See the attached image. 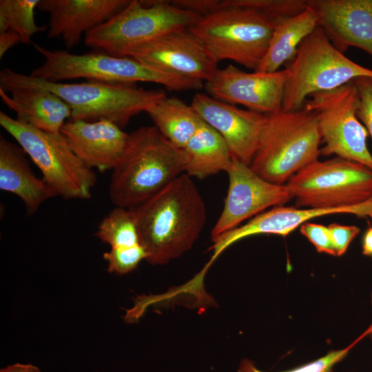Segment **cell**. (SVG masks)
Listing matches in <instances>:
<instances>
[{
    "label": "cell",
    "mask_w": 372,
    "mask_h": 372,
    "mask_svg": "<svg viewBox=\"0 0 372 372\" xmlns=\"http://www.w3.org/2000/svg\"><path fill=\"white\" fill-rule=\"evenodd\" d=\"M306 7V0H222L188 30L218 63L229 60L256 71L278 22Z\"/></svg>",
    "instance_id": "1"
},
{
    "label": "cell",
    "mask_w": 372,
    "mask_h": 372,
    "mask_svg": "<svg viewBox=\"0 0 372 372\" xmlns=\"http://www.w3.org/2000/svg\"><path fill=\"white\" fill-rule=\"evenodd\" d=\"M131 210L145 260L152 265H165L190 250L206 221L203 198L185 173Z\"/></svg>",
    "instance_id": "2"
},
{
    "label": "cell",
    "mask_w": 372,
    "mask_h": 372,
    "mask_svg": "<svg viewBox=\"0 0 372 372\" xmlns=\"http://www.w3.org/2000/svg\"><path fill=\"white\" fill-rule=\"evenodd\" d=\"M185 155L155 126L128 134L124 152L112 170L109 196L116 207L133 209L185 173Z\"/></svg>",
    "instance_id": "3"
},
{
    "label": "cell",
    "mask_w": 372,
    "mask_h": 372,
    "mask_svg": "<svg viewBox=\"0 0 372 372\" xmlns=\"http://www.w3.org/2000/svg\"><path fill=\"white\" fill-rule=\"evenodd\" d=\"M17 88L43 89L55 94L70 107V121L107 119L122 129L132 117L146 112L167 96L162 90H144L133 85L96 81L54 83L10 68L1 70L0 90L8 93Z\"/></svg>",
    "instance_id": "4"
},
{
    "label": "cell",
    "mask_w": 372,
    "mask_h": 372,
    "mask_svg": "<svg viewBox=\"0 0 372 372\" xmlns=\"http://www.w3.org/2000/svg\"><path fill=\"white\" fill-rule=\"evenodd\" d=\"M33 46L44 60L30 75L50 82L77 79L124 85L148 82L176 92L199 90L204 86L202 81L158 70L130 56H114L105 52L76 54L68 50H50L36 43Z\"/></svg>",
    "instance_id": "5"
},
{
    "label": "cell",
    "mask_w": 372,
    "mask_h": 372,
    "mask_svg": "<svg viewBox=\"0 0 372 372\" xmlns=\"http://www.w3.org/2000/svg\"><path fill=\"white\" fill-rule=\"evenodd\" d=\"M321 136L315 114L304 107L267 115L250 168L265 180L285 185L318 160Z\"/></svg>",
    "instance_id": "6"
},
{
    "label": "cell",
    "mask_w": 372,
    "mask_h": 372,
    "mask_svg": "<svg viewBox=\"0 0 372 372\" xmlns=\"http://www.w3.org/2000/svg\"><path fill=\"white\" fill-rule=\"evenodd\" d=\"M201 16L165 0H130L105 23L85 35V45L114 56L167 33L189 29Z\"/></svg>",
    "instance_id": "7"
},
{
    "label": "cell",
    "mask_w": 372,
    "mask_h": 372,
    "mask_svg": "<svg viewBox=\"0 0 372 372\" xmlns=\"http://www.w3.org/2000/svg\"><path fill=\"white\" fill-rule=\"evenodd\" d=\"M287 68L282 109L286 112L302 109L314 93L338 88L359 77L372 78V69L347 57L318 25L300 43Z\"/></svg>",
    "instance_id": "8"
},
{
    "label": "cell",
    "mask_w": 372,
    "mask_h": 372,
    "mask_svg": "<svg viewBox=\"0 0 372 372\" xmlns=\"http://www.w3.org/2000/svg\"><path fill=\"white\" fill-rule=\"evenodd\" d=\"M0 125L16 140L57 196L65 199L91 198L96 174L77 157L61 132L38 130L2 111Z\"/></svg>",
    "instance_id": "9"
},
{
    "label": "cell",
    "mask_w": 372,
    "mask_h": 372,
    "mask_svg": "<svg viewBox=\"0 0 372 372\" xmlns=\"http://www.w3.org/2000/svg\"><path fill=\"white\" fill-rule=\"evenodd\" d=\"M286 185L298 207L342 208L372 197V169L339 157L318 160L293 175Z\"/></svg>",
    "instance_id": "10"
},
{
    "label": "cell",
    "mask_w": 372,
    "mask_h": 372,
    "mask_svg": "<svg viewBox=\"0 0 372 372\" xmlns=\"http://www.w3.org/2000/svg\"><path fill=\"white\" fill-rule=\"evenodd\" d=\"M303 107L313 112L324 145L321 154L353 161L372 169L368 132L359 120V94L353 81L338 88L313 94Z\"/></svg>",
    "instance_id": "11"
},
{
    "label": "cell",
    "mask_w": 372,
    "mask_h": 372,
    "mask_svg": "<svg viewBox=\"0 0 372 372\" xmlns=\"http://www.w3.org/2000/svg\"><path fill=\"white\" fill-rule=\"evenodd\" d=\"M226 172L228 189L223 210L211 231L212 241L267 208L283 205L293 198L287 185L269 182L236 159L232 158Z\"/></svg>",
    "instance_id": "12"
},
{
    "label": "cell",
    "mask_w": 372,
    "mask_h": 372,
    "mask_svg": "<svg viewBox=\"0 0 372 372\" xmlns=\"http://www.w3.org/2000/svg\"><path fill=\"white\" fill-rule=\"evenodd\" d=\"M289 71L245 72L233 64L218 68L204 83L208 95L266 115L282 110Z\"/></svg>",
    "instance_id": "13"
},
{
    "label": "cell",
    "mask_w": 372,
    "mask_h": 372,
    "mask_svg": "<svg viewBox=\"0 0 372 372\" xmlns=\"http://www.w3.org/2000/svg\"><path fill=\"white\" fill-rule=\"evenodd\" d=\"M127 56L158 70L202 82L209 81L218 69V63L188 29L152 40Z\"/></svg>",
    "instance_id": "14"
},
{
    "label": "cell",
    "mask_w": 372,
    "mask_h": 372,
    "mask_svg": "<svg viewBox=\"0 0 372 372\" xmlns=\"http://www.w3.org/2000/svg\"><path fill=\"white\" fill-rule=\"evenodd\" d=\"M191 105L223 138L231 158L250 165L267 115L238 107L204 93H196Z\"/></svg>",
    "instance_id": "15"
},
{
    "label": "cell",
    "mask_w": 372,
    "mask_h": 372,
    "mask_svg": "<svg viewBox=\"0 0 372 372\" xmlns=\"http://www.w3.org/2000/svg\"><path fill=\"white\" fill-rule=\"evenodd\" d=\"M306 5L338 50L355 47L372 56V0H306Z\"/></svg>",
    "instance_id": "16"
},
{
    "label": "cell",
    "mask_w": 372,
    "mask_h": 372,
    "mask_svg": "<svg viewBox=\"0 0 372 372\" xmlns=\"http://www.w3.org/2000/svg\"><path fill=\"white\" fill-rule=\"evenodd\" d=\"M337 214L372 218V197L362 203L337 209H300L283 205L273 207L213 240V245L209 248L213 251L211 259L214 260L227 247L245 238L258 234L286 236L310 219Z\"/></svg>",
    "instance_id": "17"
},
{
    "label": "cell",
    "mask_w": 372,
    "mask_h": 372,
    "mask_svg": "<svg viewBox=\"0 0 372 372\" xmlns=\"http://www.w3.org/2000/svg\"><path fill=\"white\" fill-rule=\"evenodd\" d=\"M130 0H40L37 9L49 14L47 37L61 38L71 49L87 32L105 23Z\"/></svg>",
    "instance_id": "18"
},
{
    "label": "cell",
    "mask_w": 372,
    "mask_h": 372,
    "mask_svg": "<svg viewBox=\"0 0 372 372\" xmlns=\"http://www.w3.org/2000/svg\"><path fill=\"white\" fill-rule=\"evenodd\" d=\"M61 132L77 157L90 169L101 172L113 169L128 138L122 128L107 119L70 121Z\"/></svg>",
    "instance_id": "19"
},
{
    "label": "cell",
    "mask_w": 372,
    "mask_h": 372,
    "mask_svg": "<svg viewBox=\"0 0 372 372\" xmlns=\"http://www.w3.org/2000/svg\"><path fill=\"white\" fill-rule=\"evenodd\" d=\"M0 189L23 201L26 214H34L47 200L57 196L32 170L28 155L18 145L0 136Z\"/></svg>",
    "instance_id": "20"
},
{
    "label": "cell",
    "mask_w": 372,
    "mask_h": 372,
    "mask_svg": "<svg viewBox=\"0 0 372 372\" xmlns=\"http://www.w3.org/2000/svg\"><path fill=\"white\" fill-rule=\"evenodd\" d=\"M2 102L14 111L18 121L38 130L59 133L68 118L70 107L55 94L38 88L0 90Z\"/></svg>",
    "instance_id": "21"
},
{
    "label": "cell",
    "mask_w": 372,
    "mask_h": 372,
    "mask_svg": "<svg viewBox=\"0 0 372 372\" xmlns=\"http://www.w3.org/2000/svg\"><path fill=\"white\" fill-rule=\"evenodd\" d=\"M318 26L315 13L309 7L281 19L276 25L268 50L256 71L276 72L294 58L302 41Z\"/></svg>",
    "instance_id": "22"
},
{
    "label": "cell",
    "mask_w": 372,
    "mask_h": 372,
    "mask_svg": "<svg viewBox=\"0 0 372 372\" xmlns=\"http://www.w3.org/2000/svg\"><path fill=\"white\" fill-rule=\"evenodd\" d=\"M183 150L185 173L198 179L226 172L232 160L223 138L204 121Z\"/></svg>",
    "instance_id": "23"
},
{
    "label": "cell",
    "mask_w": 372,
    "mask_h": 372,
    "mask_svg": "<svg viewBox=\"0 0 372 372\" xmlns=\"http://www.w3.org/2000/svg\"><path fill=\"white\" fill-rule=\"evenodd\" d=\"M146 113L161 134L181 149L203 122L191 105L175 97L165 96Z\"/></svg>",
    "instance_id": "24"
},
{
    "label": "cell",
    "mask_w": 372,
    "mask_h": 372,
    "mask_svg": "<svg viewBox=\"0 0 372 372\" xmlns=\"http://www.w3.org/2000/svg\"><path fill=\"white\" fill-rule=\"evenodd\" d=\"M95 236L111 248L141 245L136 220L131 209L116 207L100 222Z\"/></svg>",
    "instance_id": "25"
},
{
    "label": "cell",
    "mask_w": 372,
    "mask_h": 372,
    "mask_svg": "<svg viewBox=\"0 0 372 372\" xmlns=\"http://www.w3.org/2000/svg\"><path fill=\"white\" fill-rule=\"evenodd\" d=\"M40 0H1L0 33L12 29L18 33L21 43L30 44L33 36L43 30L34 19V10Z\"/></svg>",
    "instance_id": "26"
},
{
    "label": "cell",
    "mask_w": 372,
    "mask_h": 372,
    "mask_svg": "<svg viewBox=\"0 0 372 372\" xmlns=\"http://www.w3.org/2000/svg\"><path fill=\"white\" fill-rule=\"evenodd\" d=\"M372 331V323L355 340L346 347L332 350L324 355L305 363L293 369L281 372H332L333 367L342 361L349 353L351 350ZM238 372H266L256 367L254 362L247 358L242 359L239 365Z\"/></svg>",
    "instance_id": "27"
},
{
    "label": "cell",
    "mask_w": 372,
    "mask_h": 372,
    "mask_svg": "<svg viewBox=\"0 0 372 372\" xmlns=\"http://www.w3.org/2000/svg\"><path fill=\"white\" fill-rule=\"evenodd\" d=\"M147 256V252L141 244L129 247L111 248L103 254L107 264V271L118 274L132 271L143 260H146Z\"/></svg>",
    "instance_id": "28"
},
{
    "label": "cell",
    "mask_w": 372,
    "mask_h": 372,
    "mask_svg": "<svg viewBox=\"0 0 372 372\" xmlns=\"http://www.w3.org/2000/svg\"><path fill=\"white\" fill-rule=\"evenodd\" d=\"M353 82L359 94L357 116L372 138V78L359 77Z\"/></svg>",
    "instance_id": "29"
},
{
    "label": "cell",
    "mask_w": 372,
    "mask_h": 372,
    "mask_svg": "<svg viewBox=\"0 0 372 372\" xmlns=\"http://www.w3.org/2000/svg\"><path fill=\"white\" fill-rule=\"evenodd\" d=\"M300 231L314 245L319 253L336 256L328 227L307 222L300 226Z\"/></svg>",
    "instance_id": "30"
},
{
    "label": "cell",
    "mask_w": 372,
    "mask_h": 372,
    "mask_svg": "<svg viewBox=\"0 0 372 372\" xmlns=\"http://www.w3.org/2000/svg\"><path fill=\"white\" fill-rule=\"evenodd\" d=\"M331 240L336 256L343 255L351 241L360 234V229L355 225H342L338 223L329 225Z\"/></svg>",
    "instance_id": "31"
},
{
    "label": "cell",
    "mask_w": 372,
    "mask_h": 372,
    "mask_svg": "<svg viewBox=\"0 0 372 372\" xmlns=\"http://www.w3.org/2000/svg\"><path fill=\"white\" fill-rule=\"evenodd\" d=\"M220 0H174L171 2L181 8L193 12L201 17L220 7Z\"/></svg>",
    "instance_id": "32"
},
{
    "label": "cell",
    "mask_w": 372,
    "mask_h": 372,
    "mask_svg": "<svg viewBox=\"0 0 372 372\" xmlns=\"http://www.w3.org/2000/svg\"><path fill=\"white\" fill-rule=\"evenodd\" d=\"M21 43V38L17 32L12 29L0 33V58L19 43Z\"/></svg>",
    "instance_id": "33"
},
{
    "label": "cell",
    "mask_w": 372,
    "mask_h": 372,
    "mask_svg": "<svg viewBox=\"0 0 372 372\" xmlns=\"http://www.w3.org/2000/svg\"><path fill=\"white\" fill-rule=\"evenodd\" d=\"M0 372H42L37 366L31 364L15 363L0 370Z\"/></svg>",
    "instance_id": "34"
},
{
    "label": "cell",
    "mask_w": 372,
    "mask_h": 372,
    "mask_svg": "<svg viewBox=\"0 0 372 372\" xmlns=\"http://www.w3.org/2000/svg\"><path fill=\"white\" fill-rule=\"evenodd\" d=\"M362 254L365 256H372V227H370L364 235Z\"/></svg>",
    "instance_id": "35"
},
{
    "label": "cell",
    "mask_w": 372,
    "mask_h": 372,
    "mask_svg": "<svg viewBox=\"0 0 372 372\" xmlns=\"http://www.w3.org/2000/svg\"><path fill=\"white\" fill-rule=\"evenodd\" d=\"M369 338L372 340V331H371V333L369 335Z\"/></svg>",
    "instance_id": "36"
},
{
    "label": "cell",
    "mask_w": 372,
    "mask_h": 372,
    "mask_svg": "<svg viewBox=\"0 0 372 372\" xmlns=\"http://www.w3.org/2000/svg\"><path fill=\"white\" fill-rule=\"evenodd\" d=\"M371 304H372V292L371 293Z\"/></svg>",
    "instance_id": "37"
}]
</instances>
